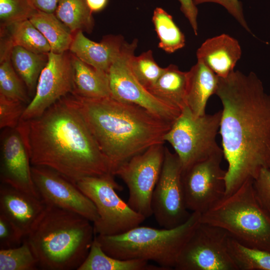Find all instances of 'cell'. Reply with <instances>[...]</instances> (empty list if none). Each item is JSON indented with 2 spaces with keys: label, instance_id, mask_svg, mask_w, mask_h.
I'll return each mask as SVG.
<instances>
[{
  "label": "cell",
  "instance_id": "cell-19",
  "mask_svg": "<svg viewBox=\"0 0 270 270\" xmlns=\"http://www.w3.org/2000/svg\"><path fill=\"white\" fill-rule=\"evenodd\" d=\"M241 55L238 42L225 34L207 39L196 51L198 60L220 78H226L234 70Z\"/></svg>",
  "mask_w": 270,
  "mask_h": 270
},
{
  "label": "cell",
  "instance_id": "cell-5",
  "mask_svg": "<svg viewBox=\"0 0 270 270\" xmlns=\"http://www.w3.org/2000/svg\"><path fill=\"white\" fill-rule=\"evenodd\" d=\"M200 216L192 212L186 222L172 228L139 226L122 234L95 237L104 251L112 257L152 261L170 270L174 268L182 248L200 222Z\"/></svg>",
  "mask_w": 270,
  "mask_h": 270
},
{
  "label": "cell",
  "instance_id": "cell-39",
  "mask_svg": "<svg viewBox=\"0 0 270 270\" xmlns=\"http://www.w3.org/2000/svg\"><path fill=\"white\" fill-rule=\"evenodd\" d=\"M38 11L54 14L60 0H30Z\"/></svg>",
  "mask_w": 270,
  "mask_h": 270
},
{
  "label": "cell",
  "instance_id": "cell-3",
  "mask_svg": "<svg viewBox=\"0 0 270 270\" xmlns=\"http://www.w3.org/2000/svg\"><path fill=\"white\" fill-rule=\"evenodd\" d=\"M68 96L110 162L114 175L120 164L134 156L152 146L164 144V136L173 124L138 105L112 97Z\"/></svg>",
  "mask_w": 270,
  "mask_h": 270
},
{
  "label": "cell",
  "instance_id": "cell-25",
  "mask_svg": "<svg viewBox=\"0 0 270 270\" xmlns=\"http://www.w3.org/2000/svg\"><path fill=\"white\" fill-rule=\"evenodd\" d=\"M47 59V54H36L16 45L12 46L10 53L11 63L30 93L34 94Z\"/></svg>",
  "mask_w": 270,
  "mask_h": 270
},
{
  "label": "cell",
  "instance_id": "cell-9",
  "mask_svg": "<svg viewBox=\"0 0 270 270\" xmlns=\"http://www.w3.org/2000/svg\"><path fill=\"white\" fill-rule=\"evenodd\" d=\"M164 152V144L152 146L120 164L114 172L128 186V204L146 218L152 215V198L160 174Z\"/></svg>",
  "mask_w": 270,
  "mask_h": 270
},
{
  "label": "cell",
  "instance_id": "cell-1",
  "mask_svg": "<svg viewBox=\"0 0 270 270\" xmlns=\"http://www.w3.org/2000/svg\"><path fill=\"white\" fill-rule=\"evenodd\" d=\"M222 110L220 132L228 168L226 195L270 168V95L254 72L234 70L219 78Z\"/></svg>",
  "mask_w": 270,
  "mask_h": 270
},
{
  "label": "cell",
  "instance_id": "cell-29",
  "mask_svg": "<svg viewBox=\"0 0 270 270\" xmlns=\"http://www.w3.org/2000/svg\"><path fill=\"white\" fill-rule=\"evenodd\" d=\"M228 248L238 270H270V252L244 246L230 236Z\"/></svg>",
  "mask_w": 270,
  "mask_h": 270
},
{
  "label": "cell",
  "instance_id": "cell-8",
  "mask_svg": "<svg viewBox=\"0 0 270 270\" xmlns=\"http://www.w3.org/2000/svg\"><path fill=\"white\" fill-rule=\"evenodd\" d=\"M114 175L88 176L76 184L94 204L98 218L92 223L95 235L123 234L139 226L146 218L134 210L116 192L122 186Z\"/></svg>",
  "mask_w": 270,
  "mask_h": 270
},
{
  "label": "cell",
  "instance_id": "cell-17",
  "mask_svg": "<svg viewBox=\"0 0 270 270\" xmlns=\"http://www.w3.org/2000/svg\"><path fill=\"white\" fill-rule=\"evenodd\" d=\"M39 198L9 185H0V213L12 222L26 237L45 210Z\"/></svg>",
  "mask_w": 270,
  "mask_h": 270
},
{
  "label": "cell",
  "instance_id": "cell-33",
  "mask_svg": "<svg viewBox=\"0 0 270 270\" xmlns=\"http://www.w3.org/2000/svg\"><path fill=\"white\" fill-rule=\"evenodd\" d=\"M37 12L30 0H0L1 27L30 19Z\"/></svg>",
  "mask_w": 270,
  "mask_h": 270
},
{
  "label": "cell",
  "instance_id": "cell-28",
  "mask_svg": "<svg viewBox=\"0 0 270 270\" xmlns=\"http://www.w3.org/2000/svg\"><path fill=\"white\" fill-rule=\"evenodd\" d=\"M7 27L9 40L14 45L22 46L30 52L47 54L50 46L42 34L29 19L12 23Z\"/></svg>",
  "mask_w": 270,
  "mask_h": 270
},
{
  "label": "cell",
  "instance_id": "cell-14",
  "mask_svg": "<svg viewBox=\"0 0 270 270\" xmlns=\"http://www.w3.org/2000/svg\"><path fill=\"white\" fill-rule=\"evenodd\" d=\"M46 63L39 76L33 98L26 105L20 120L40 116L74 90L73 70L70 54H47Z\"/></svg>",
  "mask_w": 270,
  "mask_h": 270
},
{
  "label": "cell",
  "instance_id": "cell-2",
  "mask_svg": "<svg viewBox=\"0 0 270 270\" xmlns=\"http://www.w3.org/2000/svg\"><path fill=\"white\" fill-rule=\"evenodd\" d=\"M16 128L32 166L52 168L75 184L86 177L113 174L110 162L68 94L40 116L20 120Z\"/></svg>",
  "mask_w": 270,
  "mask_h": 270
},
{
  "label": "cell",
  "instance_id": "cell-10",
  "mask_svg": "<svg viewBox=\"0 0 270 270\" xmlns=\"http://www.w3.org/2000/svg\"><path fill=\"white\" fill-rule=\"evenodd\" d=\"M229 234L200 222L182 248L176 270H238L228 248Z\"/></svg>",
  "mask_w": 270,
  "mask_h": 270
},
{
  "label": "cell",
  "instance_id": "cell-32",
  "mask_svg": "<svg viewBox=\"0 0 270 270\" xmlns=\"http://www.w3.org/2000/svg\"><path fill=\"white\" fill-rule=\"evenodd\" d=\"M130 66L136 78L147 90L154 84L164 71L155 61L152 50L138 56L133 55Z\"/></svg>",
  "mask_w": 270,
  "mask_h": 270
},
{
  "label": "cell",
  "instance_id": "cell-20",
  "mask_svg": "<svg viewBox=\"0 0 270 270\" xmlns=\"http://www.w3.org/2000/svg\"><path fill=\"white\" fill-rule=\"evenodd\" d=\"M188 72L187 106L195 116H203L208 98L216 94L220 77L199 60Z\"/></svg>",
  "mask_w": 270,
  "mask_h": 270
},
{
  "label": "cell",
  "instance_id": "cell-35",
  "mask_svg": "<svg viewBox=\"0 0 270 270\" xmlns=\"http://www.w3.org/2000/svg\"><path fill=\"white\" fill-rule=\"evenodd\" d=\"M25 238L12 222L0 213V249L18 246Z\"/></svg>",
  "mask_w": 270,
  "mask_h": 270
},
{
  "label": "cell",
  "instance_id": "cell-11",
  "mask_svg": "<svg viewBox=\"0 0 270 270\" xmlns=\"http://www.w3.org/2000/svg\"><path fill=\"white\" fill-rule=\"evenodd\" d=\"M138 40L130 43L125 42L118 57L108 72L111 97L138 105L156 116L173 124L182 111L175 108L152 95L134 76L130 66L131 57L134 54Z\"/></svg>",
  "mask_w": 270,
  "mask_h": 270
},
{
  "label": "cell",
  "instance_id": "cell-22",
  "mask_svg": "<svg viewBox=\"0 0 270 270\" xmlns=\"http://www.w3.org/2000/svg\"><path fill=\"white\" fill-rule=\"evenodd\" d=\"M188 83V72L171 64L164 68L156 82L148 90L160 100L182 111L187 106Z\"/></svg>",
  "mask_w": 270,
  "mask_h": 270
},
{
  "label": "cell",
  "instance_id": "cell-37",
  "mask_svg": "<svg viewBox=\"0 0 270 270\" xmlns=\"http://www.w3.org/2000/svg\"><path fill=\"white\" fill-rule=\"evenodd\" d=\"M194 2L196 6L206 2H212L221 5L246 31L251 33L244 18L242 4L238 0H194Z\"/></svg>",
  "mask_w": 270,
  "mask_h": 270
},
{
  "label": "cell",
  "instance_id": "cell-18",
  "mask_svg": "<svg viewBox=\"0 0 270 270\" xmlns=\"http://www.w3.org/2000/svg\"><path fill=\"white\" fill-rule=\"evenodd\" d=\"M125 41L121 35H108L100 42L86 38L82 31L74 36L70 48L71 54L85 63L108 73L120 54Z\"/></svg>",
  "mask_w": 270,
  "mask_h": 270
},
{
  "label": "cell",
  "instance_id": "cell-38",
  "mask_svg": "<svg viewBox=\"0 0 270 270\" xmlns=\"http://www.w3.org/2000/svg\"><path fill=\"white\" fill-rule=\"evenodd\" d=\"M180 3V10L190 22L195 34H198L197 16L198 10L194 0H178Z\"/></svg>",
  "mask_w": 270,
  "mask_h": 270
},
{
  "label": "cell",
  "instance_id": "cell-27",
  "mask_svg": "<svg viewBox=\"0 0 270 270\" xmlns=\"http://www.w3.org/2000/svg\"><path fill=\"white\" fill-rule=\"evenodd\" d=\"M152 22L159 38V48L171 54L184 47V34L174 22L172 16L165 10L156 8L154 10Z\"/></svg>",
  "mask_w": 270,
  "mask_h": 270
},
{
  "label": "cell",
  "instance_id": "cell-4",
  "mask_svg": "<svg viewBox=\"0 0 270 270\" xmlns=\"http://www.w3.org/2000/svg\"><path fill=\"white\" fill-rule=\"evenodd\" d=\"M46 205L42 216L26 237L39 268L78 270L86 258L94 240L93 224L78 214Z\"/></svg>",
  "mask_w": 270,
  "mask_h": 270
},
{
  "label": "cell",
  "instance_id": "cell-21",
  "mask_svg": "<svg viewBox=\"0 0 270 270\" xmlns=\"http://www.w3.org/2000/svg\"><path fill=\"white\" fill-rule=\"evenodd\" d=\"M74 90L72 94L86 98L111 97L108 74L70 54Z\"/></svg>",
  "mask_w": 270,
  "mask_h": 270
},
{
  "label": "cell",
  "instance_id": "cell-16",
  "mask_svg": "<svg viewBox=\"0 0 270 270\" xmlns=\"http://www.w3.org/2000/svg\"><path fill=\"white\" fill-rule=\"evenodd\" d=\"M29 156L17 128L0 134L1 183L40 198L33 182Z\"/></svg>",
  "mask_w": 270,
  "mask_h": 270
},
{
  "label": "cell",
  "instance_id": "cell-23",
  "mask_svg": "<svg viewBox=\"0 0 270 270\" xmlns=\"http://www.w3.org/2000/svg\"><path fill=\"white\" fill-rule=\"evenodd\" d=\"M78 270H166L142 260H121L102 249L95 236L88 255Z\"/></svg>",
  "mask_w": 270,
  "mask_h": 270
},
{
  "label": "cell",
  "instance_id": "cell-24",
  "mask_svg": "<svg viewBox=\"0 0 270 270\" xmlns=\"http://www.w3.org/2000/svg\"><path fill=\"white\" fill-rule=\"evenodd\" d=\"M29 20L46 38L52 52L62 54L69 50L73 33L54 14L38 11Z\"/></svg>",
  "mask_w": 270,
  "mask_h": 270
},
{
  "label": "cell",
  "instance_id": "cell-6",
  "mask_svg": "<svg viewBox=\"0 0 270 270\" xmlns=\"http://www.w3.org/2000/svg\"><path fill=\"white\" fill-rule=\"evenodd\" d=\"M200 222L222 228L244 246L270 252V215L256 196L253 180L201 214Z\"/></svg>",
  "mask_w": 270,
  "mask_h": 270
},
{
  "label": "cell",
  "instance_id": "cell-34",
  "mask_svg": "<svg viewBox=\"0 0 270 270\" xmlns=\"http://www.w3.org/2000/svg\"><path fill=\"white\" fill-rule=\"evenodd\" d=\"M26 106L22 102L0 96V128H16Z\"/></svg>",
  "mask_w": 270,
  "mask_h": 270
},
{
  "label": "cell",
  "instance_id": "cell-40",
  "mask_svg": "<svg viewBox=\"0 0 270 270\" xmlns=\"http://www.w3.org/2000/svg\"><path fill=\"white\" fill-rule=\"evenodd\" d=\"M108 0H86L88 7L92 12L103 10L107 4Z\"/></svg>",
  "mask_w": 270,
  "mask_h": 270
},
{
  "label": "cell",
  "instance_id": "cell-7",
  "mask_svg": "<svg viewBox=\"0 0 270 270\" xmlns=\"http://www.w3.org/2000/svg\"><path fill=\"white\" fill-rule=\"evenodd\" d=\"M222 110L212 114L194 116L186 106L164 137L173 148L182 171L192 164L223 152L216 141Z\"/></svg>",
  "mask_w": 270,
  "mask_h": 270
},
{
  "label": "cell",
  "instance_id": "cell-15",
  "mask_svg": "<svg viewBox=\"0 0 270 270\" xmlns=\"http://www.w3.org/2000/svg\"><path fill=\"white\" fill-rule=\"evenodd\" d=\"M31 172L36 190L46 204L76 212L92 223L98 220L95 205L76 184L48 167L32 166Z\"/></svg>",
  "mask_w": 270,
  "mask_h": 270
},
{
  "label": "cell",
  "instance_id": "cell-30",
  "mask_svg": "<svg viewBox=\"0 0 270 270\" xmlns=\"http://www.w3.org/2000/svg\"><path fill=\"white\" fill-rule=\"evenodd\" d=\"M38 262L25 238L18 246L0 249V270H36Z\"/></svg>",
  "mask_w": 270,
  "mask_h": 270
},
{
  "label": "cell",
  "instance_id": "cell-12",
  "mask_svg": "<svg viewBox=\"0 0 270 270\" xmlns=\"http://www.w3.org/2000/svg\"><path fill=\"white\" fill-rule=\"evenodd\" d=\"M182 166L178 157L165 147L164 160L152 198V215L162 228L180 226L190 218L182 180Z\"/></svg>",
  "mask_w": 270,
  "mask_h": 270
},
{
  "label": "cell",
  "instance_id": "cell-26",
  "mask_svg": "<svg viewBox=\"0 0 270 270\" xmlns=\"http://www.w3.org/2000/svg\"><path fill=\"white\" fill-rule=\"evenodd\" d=\"M92 12L86 0H60L54 14L72 32H90L94 26Z\"/></svg>",
  "mask_w": 270,
  "mask_h": 270
},
{
  "label": "cell",
  "instance_id": "cell-31",
  "mask_svg": "<svg viewBox=\"0 0 270 270\" xmlns=\"http://www.w3.org/2000/svg\"><path fill=\"white\" fill-rule=\"evenodd\" d=\"M24 85L13 68L10 57L0 60V96L28 104L30 100Z\"/></svg>",
  "mask_w": 270,
  "mask_h": 270
},
{
  "label": "cell",
  "instance_id": "cell-13",
  "mask_svg": "<svg viewBox=\"0 0 270 270\" xmlns=\"http://www.w3.org/2000/svg\"><path fill=\"white\" fill-rule=\"evenodd\" d=\"M223 152L182 171V180L188 210L202 214L226 195V170L221 167Z\"/></svg>",
  "mask_w": 270,
  "mask_h": 270
},
{
  "label": "cell",
  "instance_id": "cell-36",
  "mask_svg": "<svg viewBox=\"0 0 270 270\" xmlns=\"http://www.w3.org/2000/svg\"><path fill=\"white\" fill-rule=\"evenodd\" d=\"M253 187L260 204L270 215V168L260 170L253 180Z\"/></svg>",
  "mask_w": 270,
  "mask_h": 270
}]
</instances>
